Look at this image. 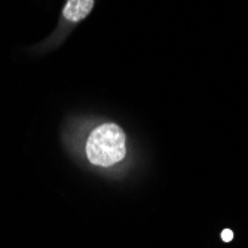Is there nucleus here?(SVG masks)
<instances>
[{
    "instance_id": "obj_1",
    "label": "nucleus",
    "mask_w": 248,
    "mask_h": 248,
    "mask_svg": "<svg viewBox=\"0 0 248 248\" xmlns=\"http://www.w3.org/2000/svg\"><path fill=\"white\" fill-rule=\"evenodd\" d=\"M128 135L116 122H101L91 128L83 141L86 161L100 170L121 167L128 157Z\"/></svg>"
},
{
    "instance_id": "obj_2",
    "label": "nucleus",
    "mask_w": 248,
    "mask_h": 248,
    "mask_svg": "<svg viewBox=\"0 0 248 248\" xmlns=\"http://www.w3.org/2000/svg\"><path fill=\"white\" fill-rule=\"evenodd\" d=\"M95 0H67L62 8V19L69 24L83 21L94 9Z\"/></svg>"
},
{
    "instance_id": "obj_3",
    "label": "nucleus",
    "mask_w": 248,
    "mask_h": 248,
    "mask_svg": "<svg viewBox=\"0 0 248 248\" xmlns=\"http://www.w3.org/2000/svg\"><path fill=\"white\" fill-rule=\"evenodd\" d=\"M221 239H223L224 242H231V241L233 239V232H232L231 229L223 231V232H221Z\"/></svg>"
}]
</instances>
